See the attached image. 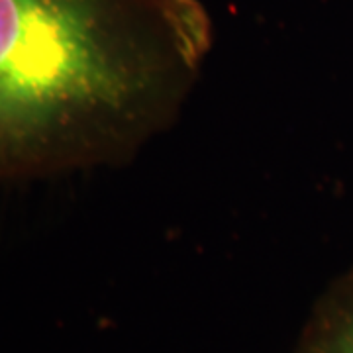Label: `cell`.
<instances>
[{
	"label": "cell",
	"instance_id": "6da1fadb",
	"mask_svg": "<svg viewBox=\"0 0 353 353\" xmlns=\"http://www.w3.org/2000/svg\"><path fill=\"white\" fill-rule=\"evenodd\" d=\"M210 43L201 0H0V183L130 159Z\"/></svg>",
	"mask_w": 353,
	"mask_h": 353
},
{
	"label": "cell",
	"instance_id": "7a4b0ae2",
	"mask_svg": "<svg viewBox=\"0 0 353 353\" xmlns=\"http://www.w3.org/2000/svg\"><path fill=\"white\" fill-rule=\"evenodd\" d=\"M299 353H353V271L314 306L303 330Z\"/></svg>",
	"mask_w": 353,
	"mask_h": 353
}]
</instances>
